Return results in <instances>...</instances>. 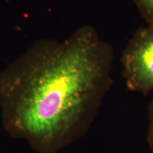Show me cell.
Listing matches in <instances>:
<instances>
[{"instance_id": "3", "label": "cell", "mask_w": 153, "mask_h": 153, "mask_svg": "<svg viewBox=\"0 0 153 153\" xmlns=\"http://www.w3.org/2000/svg\"><path fill=\"white\" fill-rule=\"evenodd\" d=\"M141 16L148 22L153 24V0H134Z\"/></svg>"}, {"instance_id": "1", "label": "cell", "mask_w": 153, "mask_h": 153, "mask_svg": "<svg viewBox=\"0 0 153 153\" xmlns=\"http://www.w3.org/2000/svg\"><path fill=\"white\" fill-rule=\"evenodd\" d=\"M114 57L112 47L91 26L50 45L6 83L9 129L45 153L79 138L111 87Z\"/></svg>"}, {"instance_id": "2", "label": "cell", "mask_w": 153, "mask_h": 153, "mask_svg": "<svg viewBox=\"0 0 153 153\" xmlns=\"http://www.w3.org/2000/svg\"><path fill=\"white\" fill-rule=\"evenodd\" d=\"M122 74L130 91L153 92V24L137 29L124 49Z\"/></svg>"}, {"instance_id": "4", "label": "cell", "mask_w": 153, "mask_h": 153, "mask_svg": "<svg viewBox=\"0 0 153 153\" xmlns=\"http://www.w3.org/2000/svg\"><path fill=\"white\" fill-rule=\"evenodd\" d=\"M146 140L149 148L153 153V97L148 106V127Z\"/></svg>"}]
</instances>
